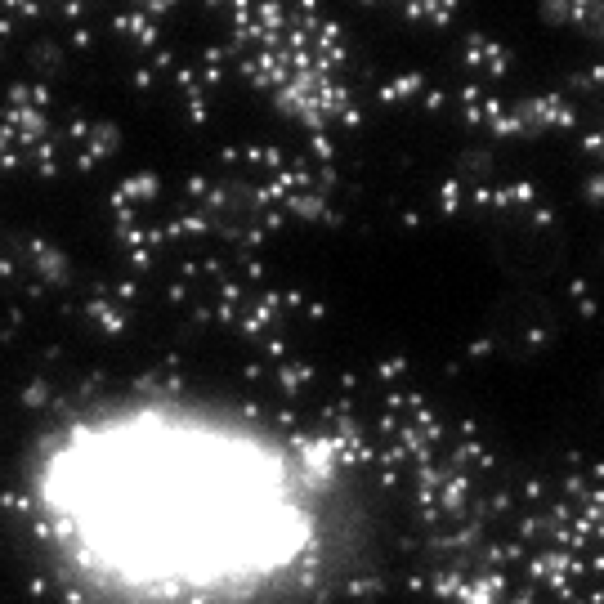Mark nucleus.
Instances as JSON below:
<instances>
[{"label":"nucleus","mask_w":604,"mask_h":604,"mask_svg":"<svg viewBox=\"0 0 604 604\" xmlns=\"http://www.w3.org/2000/svg\"><path fill=\"white\" fill-rule=\"evenodd\" d=\"M14 524L58 604H322L367 533L331 434L184 381L50 412L18 457Z\"/></svg>","instance_id":"1"}]
</instances>
